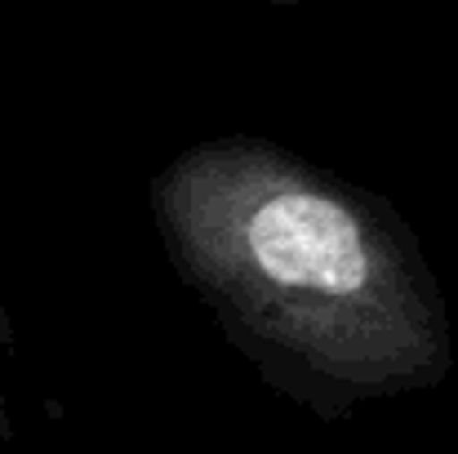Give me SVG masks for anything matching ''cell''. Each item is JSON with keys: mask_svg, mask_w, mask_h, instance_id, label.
<instances>
[{"mask_svg": "<svg viewBox=\"0 0 458 454\" xmlns=\"http://www.w3.org/2000/svg\"><path fill=\"white\" fill-rule=\"evenodd\" d=\"M182 286L263 388L343 424L454 370L441 281L396 205L259 134L182 148L152 178Z\"/></svg>", "mask_w": 458, "mask_h": 454, "instance_id": "cell-1", "label": "cell"}, {"mask_svg": "<svg viewBox=\"0 0 458 454\" xmlns=\"http://www.w3.org/2000/svg\"><path fill=\"white\" fill-rule=\"evenodd\" d=\"M9 437V406H4V392H0V441Z\"/></svg>", "mask_w": 458, "mask_h": 454, "instance_id": "cell-2", "label": "cell"}, {"mask_svg": "<svg viewBox=\"0 0 458 454\" xmlns=\"http://www.w3.org/2000/svg\"><path fill=\"white\" fill-rule=\"evenodd\" d=\"M263 4H272V9H299V4H311V0H263Z\"/></svg>", "mask_w": 458, "mask_h": 454, "instance_id": "cell-3", "label": "cell"}]
</instances>
